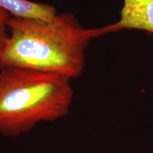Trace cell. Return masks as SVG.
I'll list each match as a JSON object with an SVG mask.
<instances>
[{"label": "cell", "instance_id": "1", "mask_svg": "<svg viewBox=\"0 0 153 153\" xmlns=\"http://www.w3.org/2000/svg\"><path fill=\"white\" fill-rule=\"evenodd\" d=\"M10 34L0 55V69L19 68L78 77L94 30L85 28L73 14L48 20L10 16Z\"/></svg>", "mask_w": 153, "mask_h": 153}, {"label": "cell", "instance_id": "2", "mask_svg": "<svg viewBox=\"0 0 153 153\" xmlns=\"http://www.w3.org/2000/svg\"><path fill=\"white\" fill-rule=\"evenodd\" d=\"M72 99L67 76L19 68L0 69V133L16 137L39 122L65 116Z\"/></svg>", "mask_w": 153, "mask_h": 153}, {"label": "cell", "instance_id": "3", "mask_svg": "<svg viewBox=\"0 0 153 153\" xmlns=\"http://www.w3.org/2000/svg\"><path fill=\"white\" fill-rule=\"evenodd\" d=\"M118 22L94 28L95 38L123 29L142 30L153 33V0H123Z\"/></svg>", "mask_w": 153, "mask_h": 153}, {"label": "cell", "instance_id": "4", "mask_svg": "<svg viewBox=\"0 0 153 153\" xmlns=\"http://www.w3.org/2000/svg\"><path fill=\"white\" fill-rule=\"evenodd\" d=\"M0 7L18 18L48 20L57 14L53 6L28 0H0Z\"/></svg>", "mask_w": 153, "mask_h": 153}, {"label": "cell", "instance_id": "5", "mask_svg": "<svg viewBox=\"0 0 153 153\" xmlns=\"http://www.w3.org/2000/svg\"><path fill=\"white\" fill-rule=\"evenodd\" d=\"M10 16V14L7 11L0 7V55L2 53L9 38L7 30Z\"/></svg>", "mask_w": 153, "mask_h": 153}]
</instances>
